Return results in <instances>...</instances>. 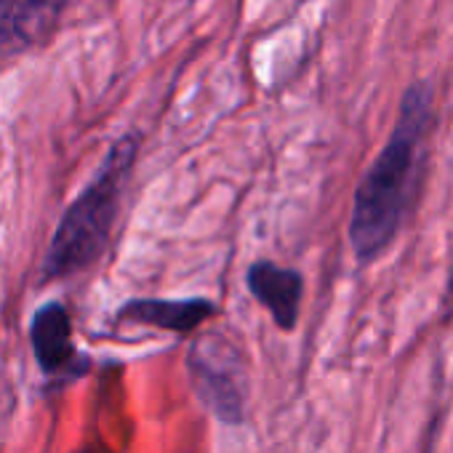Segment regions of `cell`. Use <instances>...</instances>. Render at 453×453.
Returning a JSON list of instances; mask_svg holds the SVG:
<instances>
[{
  "instance_id": "3",
  "label": "cell",
  "mask_w": 453,
  "mask_h": 453,
  "mask_svg": "<svg viewBox=\"0 0 453 453\" xmlns=\"http://www.w3.org/2000/svg\"><path fill=\"white\" fill-rule=\"evenodd\" d=\"M189 371L197 395L224 421H241L243 379L235 349L219 336L200 339L189 352Z\"/></svg>"
},
{
  "instance_id": "5",
  "label": "cell",
  "mask_w": 453,
  "mask_h": 453,
  "mask_svg": "<svg viewBox=\"0 0 453 453\" xmlns=\"http://www.w3.org/2000/svg\"><path fill=\"white\" fill-rule=\"evenodd\" d=\"M30 342H33L38 365L51 376L70 373L73 368L83 365L73 342V318L67 307L59 302H51L35 312L33 326H30Z\"/></svg>"
},
{
  "instance_id": "1",
  "label": "cell",
  "mask_w": 453,
  "mask_h": 453,
  "mask_svg": "<svg viewBox=\"0 0 453 453\" xmlns=\"http://www.w3.org/2000/svg\"><path fill=\"white\" fill-rule=\"evenodd\" d=\"M432 118V96L426 86L416 83L400 102L395 131L373 165L365 171L349 219V243L357 259L371 262L397 235L411 192L418 179L424 139Z\"/></svg>"
},
{
  "instance_id": "7",
  "label": "cell",
  "mask_w": 453,
  "mask_h": 453,
  "mask_svg": "<svg viewBox=\"0 0 453 453\" xmlns=\"http://www.w3.org/2000/svg\"><path fill=\"white\" fill-rule=\"evenodd\" d=\"M216 315V304L208 299H134L120 307L118 318L173 331V334H189L197 326H203L208 318Z\"/></svg>"
},
{
  "instance_id": "6",
  "label": "cell",
  "mask_w": 453,
  "mask_h": 453,
  "mask_svg": "<svg viewBox=\"0 0 453 453\" xmlns=\"http://www.w3.org/2000/svg\"><path fill=\"white\" fill-rule=\"evenodd\" d=\"M249 291L254 299L270 310L275 323L286 331H291L299 320V304H302V291L304 280L296 270L280 267L270 259L254 262L246 275Z\"/></svg>"
},
{
  "instance_id": "2",
  "label": "cell",
  "mask_w": 453,
  "mask_h": 453,
  "mask_svg": "<svg viewBox=\"0 0 453 453\" xmlns=\"http://www.w3.org/2000/svg\"><path fill=\"white\" fill-rule=\"evenodd\" d=\"M142 139L123 134L107 150L94 179L67 205L43 257V278L62 280L94 267L110 246L115 221L139 157Z\"/></svg>"
},
{
  "instance_id": "4",
  "label": "cell",
  "mask_w": 453,
  "mask_h": 453,
  "mask_svg": "<svg viewBox=\"0 0 453 453\" xmlns=\"http://www.w3.org/2000/svg\"><path fill=\"white\" fill-rule=\"evenodd\" d=\"M70 0H0V65L43 49L62 25Z\"/></svg>"
}]
</instances>
